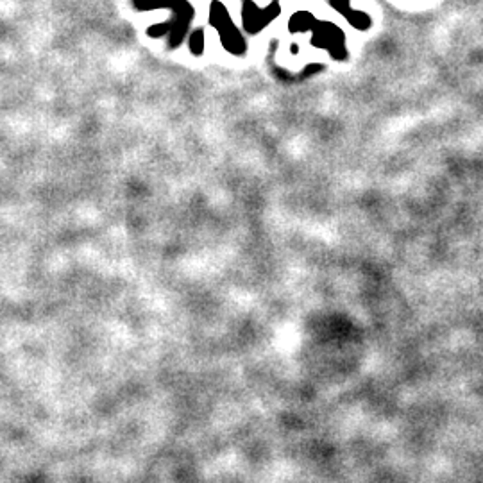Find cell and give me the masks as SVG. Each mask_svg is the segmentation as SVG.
<instances>
[{
    "instance_id": "cell-3",
    "label": "cell",
    "mask_w": 483,
    "mask_h": 483,
    "mask_svg": "<svg viewBox=\"0 0 483 483\" xmlns=\"http://www.w3.org/2000/svg\"><path fill=\"white\" fill-rule=\"evenodd\" d=\"M205 36V31L200 29V31H195L192 34V45H190V52H192L193 56H200L202 52H205V41H200L199 44V38H202Z\"/></svg>"
},
{
    "instance_id": "cell-2",
    "label": "cell",
    "mask_w": 483,
    "mask_h": 483,
    "mask_svg": "<svg viewBox=\"0 0 483 483\" xmlns=\"http://www.w3.org/2000/svg\"><path fill=\"white\" fill-rule=\"evenodd\" d=\"M279 13H281V9H279L278 2H272L264 13H256L255 6H252L251 2H245V4L242 6V22H244V27L247 29L249 32H259L264 31L265 25L271 24L272 20L278 18Z\"/></svg>"
},
{
    "instance_id": "cell-1",
    "label": "cell",
    "mask_w": 483,
    "mask_h": 483,
    "mask_svg": "<svg viewBox=\"0 0 483 483\" xmlns=\"http://www.w3.org/2000/svg\"><path fill=\"white\" fill-rule=\"evenodd\" d=\"M210 22H212L213 27H217L220 44H222L226 52L238 56V58L240 56H245V52H247V39L236 29L235 22L228 15V9H226V6L220 0H213L212 6H210Z\"/></svg>"
}]
</instances>
